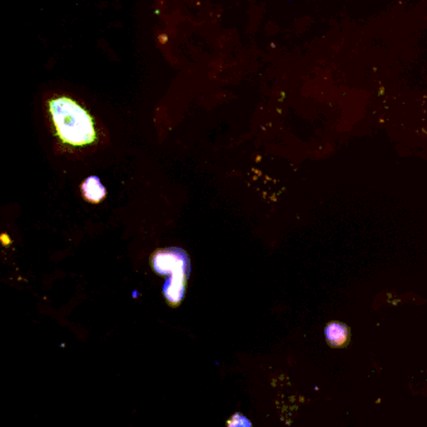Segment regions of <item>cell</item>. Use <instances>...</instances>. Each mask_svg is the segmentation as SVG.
<instances>
[{
    "label": "cell",
    "mask_w": 427,
    "mask_h": 427,
    "mask_svg": "<svg viewBox=\"0 0 427 427\" xmlns=\"http://www.w3.org/2000/svg\"><path fill=\"white\" fill-rule=\"evenodd\" d=\"M325 334L331 348H345L350 341V330L341 322L328 323V328H325Z\"/></svg>",
    "instance_id": "obj_3"
},
{
    "label": "cell",
    "mask_w": 427,
    "mask_h": 427,
    "mask_svg": "<svg viewBox=\"0 0 427 427\" xmlns=\"http://www.w3.org/2000/svg\"><path fill=\"white\" fill-rule=\"evenodd\" d=\"M83 193L86 196V198L91 202H100L106 196V188L100 183L98 177H88L86 182L82 184Z\"/></svg>",
    "instance_id": "obj_4"
},
{
    "label": "cell",
    "mask_w": 427,
    "mask_h": 427,
    "mask_svg": "<svg viewBox=\"0 0 427 427\" xmlns=\"http://www.w3.org/2000/svg\"><path fill=\"white\" fill-rule=\"evenodd\" d=\"M227 427H252L251 421L248 420L246 416L240 414H234L228 420Z\"/></svg>",
    "instance_id": "obj_5"
},
{
    "label": "cell",
    "mask_w": 427,
    "mask_h": 427,
    "mask_svg": "<svg viewBox=\"0 0 427 427\" xmlns=\"http://www.w3.org/2000/svg\"><path fill=\"white\" fill-rule=\"evenodd\" d=\"M152 267L160 276H168L162 292L172 306L184 298L186 283L191 274V260L182 248L158 249L152 257Z\"/></svg>",
    "instance_id": "obj_2"
},
{
    "label": "cell",
    "mask_w": 427,
    "mask_h": 427,
    "mask_svg": "<svg viewBox=\"0 0 427 427\" xmlns=\"http://www.w3.org/2000/svg\"><path fill=\"white\" fill-rule=\"evenodd\" d=\"M54 127L60 140L73 147H84L95 140L93 118L78 102L55 97L48 103Z\"/></svg>",
    "instance_id": "obj_1"
}]
</instances>
